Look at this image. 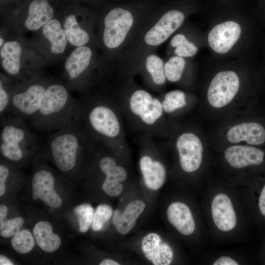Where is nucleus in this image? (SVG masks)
<instances>
[{
  "label": "nucleus",
  "instance_id": "nucleus-17",
  "mask_svg": "<svg viewBox=\"0 0 265 265\" xmlns=\"http://www.w3.org/2000/svg\"><path fill=\"white\" fill-rule=\"evenodd\" d=\"M227 137L233 143L245 141L250 144L260 145L265 142V129L256 122L244 123L231 128Z\"/></svg>",
  "mask_w": 265,
  "mask_h": 265
},
{
  "label": "nucleus",
  "instance_id": "nucleus-16",
  "mask_svg": "<svg viewBox=\"0 0 265 265\" xmlns=\"http://www.w3.org/2000/svg\"><path fill=\"white\" fill-rule=\"evenodd\" d=\"M225 157L232 166L240 168L261 164L264 160V153L253 147L236 145L226 150Z\"/></svg>",
  "mask_w": 265,
  "mask_h": 265
},
{
  "label": "nucleus",
  "instance_id": "nucleus-23",
  "mask_svg": "<svg viewBox=\"0 0 265 265\" xmlns=\"http://www.w3.org/2000/svg\"><path fill=\"white\" fill-rule=\"evenodd\" d=\"M34 237L37 245L46 252H52L61 244L60 237L53 233L51 224L47 221L37 223L33 229Z\"/></svg>",
  "mask_w": 265,
  "mask_h": 265
},
{
  "label": "nucleus",
  "instance_id": "nucleus-34",
  "mask_svg": "<svg viewBox=\"0 0 265 265\" xmlns=\"http://www.w3.org/2000/svg\"><path fill=\"white\" fill-rule=\"evenodd\" d=\"M24 220L20 217L6 220L0 219V234L4 238L14 237L20 232Z\"/></svg>",
  "mask_w": 265,
  "mask_h": 265
},
{
  "label": "nucleus",
  "instance_id": "nucleus-6",
  "mask_svg": "<svg viewBox=\"0 0 265 265\" xmlns=\"http://www.w3.org/2000/svg\"><path fill=\"white\" fill-rule=\"evenodd\" d=\"M131 13L121 8L111 10L104 20V42L108 48L119 47L124 41L133 24Z\"/></svg>",
  "mask_w": 265,
  "mask_h": 265
},
{
  "label": "nucleus",
  "instance_id": "nucleus-8",
  "mask_svg": "<svg viewBox=\"0 0 265 265\" xmlns=\"http://www.w3.org/2000/svg\"><path fill=\"white\" fill-rule=\"evenodd\" d=\"M178 150L182 168L192 172L200 167L202 160L203 146L200 139L192 133H185L177 139Z\"/></svg>",
  "mask_w": 265,
  "mask_h": 265
},
{
  "label": "nucleus",
  "instance_id": "nucleus-29",
  "mask_svg": "<svg viewBox=\"0 0 265 265\" xmlns=\"http://www.w3.org/2000/svg\"><path fill=\"white\" fill-rule=\"evenodd\" d=\"M11 243L15 250L24 254L30 252L35 243L31 233L28 230L24 229L13 237Z\"/></svg>",
  "mask_w": 265,
  "mask_h": 265
},
{
  "label": "nucleus",
  "instance_id": "nucleus-10",
  "mask_svg": "<svg viewBox=\"0 0 265 265\" xmlns=\"http://www.w3.org/2000/svg\"><path fill=\"white\" fill-rule=\"evenodd\" d=\"M241 27L234 21H226L214 26L208 35L211 48L218 53L229 52L239 38Z\"/></svg>",
  "mask_w": 265,
  "mask_h": 265
},
{
  "label": "nucleus",
  "instance_id": "nucleus-9",
  "mask_svg": "<svg viewBox=\"0 0 265 265\" xmlns=\"http://www.w3.org/2000/svg\"><path fill=\"white\" fill-rule=\"evenodd\" d=\"M130 107L132 113L140 117L148 125L154 124L162 114L161 103L143 90L135 91L130 100Z\"/></svg>",
  "mask_w": 265,
  "mask_h": 265
},
{
  "label": "nucleus",
  "instance_id": "nucleus-30",
  "mask_svg": "<svg viewBox=\"0 0 265 265\" xmlns=\"http://www.w3.org/2000/svg\"><path fill=\"white\" fill-rule=\"evenodd\" d=\"M185 59L178 56L171 57L164 65L166 78L171 82L179 80L185 66Z\"/></svg>",
  "mask_w": 265,
  "mask_h": 265
},
{
  "label": "nucleus",
  "instance_id": "nucleus-18",
  "mask_svg": "<svg viewBox=\"0 0 265 265\" xmlns=\"http://www.w3.org/2000/svg\"><path fill=\"white\" fill-rule=\"evenodd\" d=\"M145 208V203L137 200L129 203L123 212L115 210L113 214L112 223L117 232L122 235L129 233Z\"/></svg>",
  "mask_w": 265,
  "mask_h": 265
},
{
  "label": "nucleus",
  "instance_id": "nucleus-24",
  "mask_svg": "<svg viewBox=\"0 0 265 265\" xmlns=\"http://www.w3.org/2000/svg\"><path fill=\"white\" fill-rule=\"evenodd\" d=\"M21 45L16 41H8L0 49V56L3 58L1 65L4 70L9 75L19 74L20 68Z\"/></svg>",
  "mask_w": 265,
  "mask_h": 265
},
{
  "label": "nucleus",
  "instance_id": "nucleus-32",
  "mask_svg": "<svg viewBox=\"0 0 265 265\" xmlns=\"http://www.w3.org/2000/svg\"><path fill=\"white\" fill-rule=\"evenodd\" d=\"M74 212L78 218L80 231L82 233L86 232L92 224L93 208L89 204H82L77 206Z\"/></svg>",
  "mask_w": 265,
  "mask_h": 265
},
{
  "label": "nucleus",
  "instance_id": "nucleus-36",
  "mask_svg": "<svg viewBox=\"0 0 265 265\" xmlns=\"http://www.w3.org/2000/svg\"><path fill=\"white\" fill-rule=\"evenodd\" d=\"M213 265H238V264L233 259L227 257L222 256L218 258L213 263Z\"/></svg>",
  "mask_w": 265,
  "mask_h": 265
},
{
  "label": "nucleus",
  "instance_id": "nucleus-19",
  "mask_svg": "<svg viewBox=\"0 0 265 265\" xmlns=\"http://www.w3.org/2000/svg\"><path fill=\"white\" fill-rule=\"evenodd\" d=\"M167 217L170 223L182 235L187 236L194 232L195 221L189 208L185 204L180 202L171 204L167 210Z\"/></svg>",
  "mask_w": 265,
  "mask_h": 265
},
{
  "label": "nucleus",
  "instance_id": "nucleus-38",
  "mask_svg": "<svg viewBox=\"0 0 265 265\" xmlns=\"http://www.w3.org/2000/svg\"><path fill=\"white\" fill-rule=\"evenodd\" d=\"M99 265H119L120 264L113 260L106 259L102 261L100 263Z\"/></svg>",
  "mask_w": 265,
  "mask_h": 265
},
{
  "label": "nucleus",
  "instance_id": "nucleus-21",
  "mask_svg": "<svg viewBox=\"0 0 265 265\" xmlns=\"http://www.w3.org/2000/svg\"><path fill=\"white\" fill-rule=\"evenodd\" d=\"M28 13L25 26L29 30H36L52 20L53 10L47 0H34L29 5Z\"/></svg>",
  "mask_w": 265,
  "mask_h": 265
},
{
  "label": "nucleus",
  "instance_id": "nucleus-2",
  "mask_svg": "<svg viewBox=\"0 0 265 265\" xmlns=\"http://www.w3.org/2000/svg\"><path fill=\"white\" fill-rule=\"evenodd\" d=\"M91 138L75 119L66 127L53 132L45 145L57 167L69 173L75 169L80 156L92 145Z\"/></svg>",
  "mask_w": 265,
  "mask_h": 265
},
{
  "label": "nucleus",
  "instance_id": "nucleus-33",
  "mask_svg": "<svg viewBox=\"0 0 265 265\" xmlns=\"http://www.w3.org/2000/svg\"><path fill=\"white\" fill-rule=\"evenodd\" d=\"M112 213V208L106 204L98 206L94 212L92 229L94 231L101 230L104 225L111 218Z\"/></svg>",
  "mask_w": 265,
  "mask_h": 265
},
{
  "label": "nucleus",
  "instance_id": "nucleus-7",
  "mask_svg": "<svg viewBox=\"0 0 265 265\" xmlns=\"http://www.w3.org/2000/svg\"><path fill=\"white\" fill-rule=\"evenodd\" d=\"M239 85L237 74L231 71L221 72L213 78L208 90L210 104L215 108L229 104L237 93Z\"/></svg>",
  "mask_w": 265,
  "mask_h": 265
},
{
  "label": "nucleus",
  "instance_id": "nucleus-25",
  "mask_svg": "<svg viewBox=\"0 0 265 265\" xmlns=\"http://www.w3.org/2000/svg\"><path fill=\"white\" fill-rule=\"evenodd\" d=\"M44 36L51 44L52 53H62L67 44V38L59 22L56 19H52L42 28Z\"/></svg>",
  "mask_w": 265,
  "mask_h": 265
},
{
  "label": "nucleus",
  "instance_id": "nucleus-20",
  "mask_svg": "<svg viewBox=\"0 0 265 265\" xmlns=\"http://www.w3.org/2000/svg\"><path fill=\"white\" fill-rule=\"evenodd\" d=\"M139 164L146 186L153 190L159 189L163 186L166 177L164 166L160 162L153 161L146 156L141 158Z\"/></svg>",
  "mask_w": 265,
  "mask_h": 265
},
{
  "label": "nucleus",
  "instance_id": "nucleus-40",
  "mask_svg": "<svg viewBox=\"0 0 265 265\" xmlns=\"http://www.w3.org/2000/svg\"><path fill=\"white\" fill-rule=\"evenodd\" d=\"M0 46H2L3 43V40L1 38L0 39Z\"/></svg>",
  "mask_w": 265,
  "mask_h": 265
},
{
  "label": "nucleus",
  "instance_id": "nucleus-5",
  "mask_svg": "<svg viewBox=\"0 0 265 265\" xmlns=\"http://www.w3.org/2000/svg\"><path fill=\"white\" fill-rule=\"evenodd\" d=\"M47 87L42 83L29 84L12 91L9 114L24 120L30 119L39 109Z\"/></svg>",
  "mask_w": 265,
  "mask_h": 265
},
{
  "label": "nucleus",
  "instance_id": "nucleus-35",
  "mask_svg": "<svg viewBox=\"0 0 265 265\" xmlns=\"http://www.w3.org/2000/svg\"><path fill=\"white\" fill-rule=\"evenodd\" d=\"M9 172V167L3 163L0 165V196L5 191V182Z\"/></svg>",
  "mask_w": 265,
  "mask_h": 265
},
{
  "label": "nucleus",
  "instance_id": "nucleus-3",
  "mask_svg": "<svg viewBox=\"0 0 265 265\" xmlns=\"http://www.w3.org/2000/svg\"><path fill=\"white\" fill-rule=\"evenodd\" d=\"M41 150L37 137L27 127L25 120L11 114L0 117V152L2 157L20 162Z\"/></svg>",
  "mask_w": 265,
  "mask_h": 265
},
{
  "label": "nucleus",
  "instance_id": "nucleus-22",
  "mask_svg": "<svg viewBox=\"0 0 265 265\" xmlns=\"http://www.w3.org/2000/svg\"><path fill=\"white\" fill-rule=\"evenodd\" d=\"M92 52L86 46L75 49L67 59L65 68L70 81L76 80L88 66Z\"/></svg>",
  "mask_w": 265,
  "mask_h": 265
},
{
  "label": "nucleus",
  "instance_id": "nucleus-4",
  "mask_svg": "<svg viewBox=\"0 0 265 265\" xmlns=\"http://www.w3.org/2000/svg\"><path fill=\"white\" fill-rule=\"evenodd\" d=\"M76 120L90 135L107 139L116 137L120 130L118 119L113 109L104 103L82 104Z\"/></svg>",
  "mask_w": 265,
  "mask_h": 265
},
{
  "label": "nucleus",
  "instance_id": "nucleus-14",
  "mask_svg": "<svg viewBox=\"0 0 265 265\" xmlns=\"http://www.w3.org/2000/svg\"><path fill=\"white\" fill-rule=\"evenodd\" d=\"M101 171L105 175L106 178L102 185V189L109 196L116 197L123 190L121 182L127 178V173L122 167L116 165L115 160L109 156L103 157L99 162Z\"/></svg>",
  "mask_w": 265,
  "mask_h": 265
},
{
  "label": "nucleus",
  "instance_id": "nucleus-28",
  "mask_svg": "<svg viewBox=\"0 0 265 265\" xmlns=\"http://www.w3.org/2000/svg\"><path fill=\"white\" fill-rule=\"evenodd\" d=\"M146 67L153 81L157 84H162L165 81L166 77L163 61L156 55L148 56L146 60Z\"/></svg>",
  "mask_w": 265,
  "mask_h": 265
},
{
  "label": "nucleus",
  "instance_id": "nucleus-13",
  "mask_svg": "<svg viewBox=\"0 0 265 265\" xmlns=\"http://www.w3.org/2000/svg\"><path fill=\"white\" fill-rule=\"evenodd\" d=\"M141 249L145 257L154 265H169L172 262L171 247L156 233H149L142 238Z\"/></svg>",
  "mask_w": 265,
  "mask_h": 265
},
{
  "label": "nucleus",
  "instance_id": "nucleus-27",
  "mask_svg": "<svg viewBox=\"0 0 265 265\" xmlns=\"http://www.w3.org/2000/svg\"><path fill=\"white\" fill-rule=\"evenodd\" d=\"M170 44L176 48L175 53L180 57H191L196 54L198 49L196 46L189 42L185 36L178 34L171 39Z\"/></svg>",
  "mask_w": 265,
  "mask_h": 265
},
{
  "label": "nucleus",
  "instance_id": "nucleus-12",
  "mask_svg": "<svg viewBox=\"0 0 265 265\" xmlns=\"http://www.w3.org/2000/svg\"><path fill=\"white\" fill-rule=\"evenodd\" d=\"M184 14L176 10L165 13L145 34L144 40L149 45L158 46L164 42L182 24Z\"/></svg>",
  "mask_w": 265,
  "mask_h": 265
},
{
  "label": "nucleus",
  "instance_id": "nucleus-31",
  "mask_svg": "<svg viewBox=\"0 0 265 265\" xmlns=\"http://www.w3.org/2000/svg\"><path fill=\"white\" fill-rule=\"evenodd\" d=\"M186 104L185 95L180 90H173L167 93L161 103L163 110L167 113H171L182 108Z\"/></svg>",
  "mask_w": 265,
  "mask_h": 265
},
{
  "label": "nucleus",
  "instance_id": "nucleus-39",
  "mask_svg": "<svg viewBox=\"0 0 265 265\" xmlns=\"http://www.w3.org/2000/svg\"><path fill=\"white\" fill-rule=\"evenodd\" d=\"M0 265H13V263L9 259L3 255L0 256Z\"/></svg>",
  "mask_w": 265,
  "mask_h": 265
},
{
  "label": "nucleus",
  "instance_id": "nucleus-1",
  "mask_svg": "<svg viewBox=\"0 0 265 265\" xmlns=\"http://www.w3.org/2000/svg\"><path fill=\"white\" fill-rule=\"evenodd\" d=\"M79 107L80 103L71 97L65 86L52 83L47 87L41 106L30 120L38 131L55 132L75 120Z\"/></svg>",
  "mask_w": 265,
  "mask_h": 265
},
{
  "label": "nucleus",
  "instance_id": "nucleus-15",
  "mask_svg": "<svg viewBox=\"0 0 265 265\" xmlns=\"http://www.w3.org/2000/svg\"><path fill=\"white\" fill-rule=\"evenodd\" d=\"M211 210L213 222L220 230L228 232L235 227L236 215L232 202L227 195H216L212 202Z\"/></svg>",
  "mask_w": 265,
  "mask_h": 265
},
{
  "label": "nucleus",
  "instance_id": "nucleus-37",
  "mask_svg": "<svg viewBox=\"0 0 265 265\" xmlns=\"http://www.w3.org/2000/svg\"><path fill=\"white\" fill-rule=\"evenodd\" d=\"M259 206L261 213L265 216V186L262 190L259 198Z\"/></svg>",
  "mask_w": 265,
  "mask_h": 265
},
{
  "label": "nucleus",
  "instance_id": "nucleus-26",
  "mask_svg": "<svg viewBox=\"0 0 265 265\" xmlns=\"http://www.w3.org/2000/svg\"><path fill=\"white\" fill-rule=\"evenodd\" d=\"M64 30L67 41L75 46H82L89 40L88 33L80 27L74 15L66 18L64 23Z\"/></svg>",
  "mask_w": 265,
  "mask_h": 265
},
{
  "label": "nucleus",
  "instance_id": "nucleus-11",
  "mask_svg": "<svg viewBox=\"0 0 265 265\" xmlns=\"http://www.w3.org/2000/svg\"><path fill=\"white\" fill-rule=\"evenodd\" d=\"M54 178L52 173L46 168L35 172L32 178V198L43 201L52 208H58L62 200L54 189Z\"/></svg>",
  "mask_w": 265,
  "mask_h": 265
}]
</instances>
